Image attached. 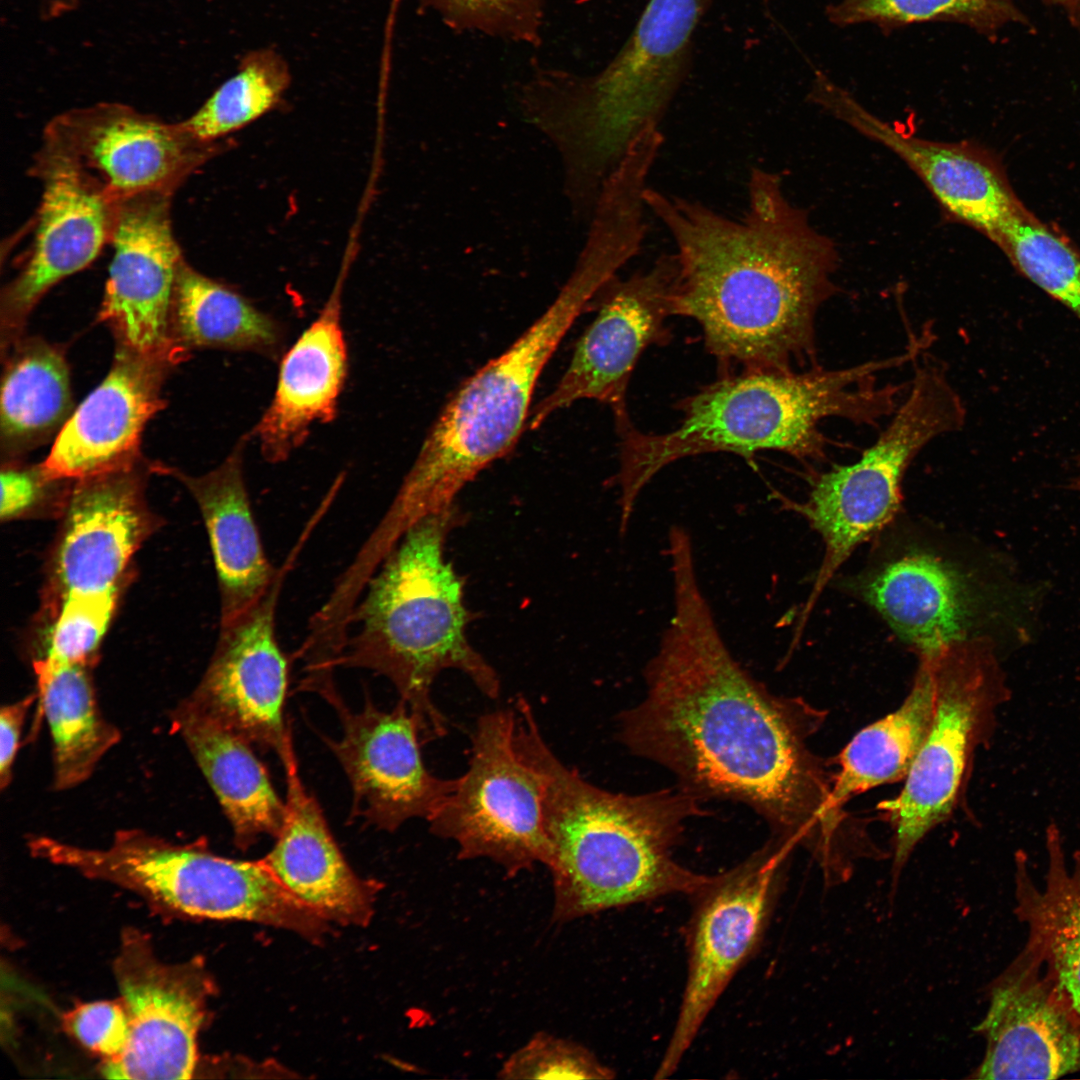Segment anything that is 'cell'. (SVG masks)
Segmentation results:
<instances>
[{
    "label": "cell",
    "instance_id": "6da1fadb",
    "mask_svg": "<svg viewBox=\"0 0 1080 1080\" xmlns=\"http://www.w3.org/2000/svg\"><path fill=\"white\" fill-rule=\"evenodd\" d=\"M665 553L672 614L643 671L645 697L620 715L621 741L699 800L743 803L820 867L839 864L858 835L846 830L853 824L808 750L822 713L773 694L732 655L700 585L693 544L676 541Z\"/></svg>",
    "mask_w": 1080,
    "mask_h": 1080
},
{
    "label": "cell",
    "instance_id": "7a4b0ae2",
    "mask_svg": "<svg viewBox=\"0 0 1080 1080\" xmlns=\"http://www.w3.org/2000/svg\"><path fill=\"white\" fill-rule=\"evenodd\" d=\"M644 201L675 244L673 316L699 324L722 375L818 366L816 315L837 289L838 254L778 173L750 169L739 219L649 186Z\"/></svg>",
    "mask_w": 1080,
    "mask_h": 1080
},
{
    "label": "cell",
    "instance_id": "3957f363",
    "mask_svg": "<svg viewBox=\"0 0 1080 1080\" xmlns=\"http://www.w3.org/2000/svg\"><path fill=\"white\" fill-rule=\"evenodd\" d=\"M514 707L516 746L545 781L554 921L670 894L694 896L710 883L713 875L689 870L672 855L688 819L705 815L701 800L679 787L640 795L599 788L554 754L525 698Z\"/></svg>",
    "mask_w": 1080,
    "mask_h": 1080
},
{
    "label": "cell",
    "instance_id": "277c9868",
    "mask_svg": "<svg viewBox=\"0 0 1080 1080\" xmlns=\"http://www.w3.org/2000/svg\"><path fill=\"white\" fill-rule=\"evenodd\" d=\"M903 351L849 368L801 371L743 370L721 375L679 401L682 413L671 431L652 434L633 423L620 430L619 531L626 533L637 500L665 467L686 457L725 452L751 461L779 451L800 461H820L828 440L819 429L830 417L875 425L897 408L908 385H878L876 375L908 363Z\"/></svg>",
    "mask_w": 1080,
    "mask_h": 1080
},
{
    "label": "cell",
    "instance_id": "5b68a950",
    "mask_svg": "<svg viewBox=\"0 0 1080 1080\" xmlns=\"http://www.w3.org/2000/svg\"><path fill=\"white\" fill-rule=\"evenodd\" d=\"M711 0H649L632 34L600 72L541 71L522 87L525 118L560 153L576 218L591 217L632 142L658 127L691 66L693 34Z\"/></svg>",
    "mask_w": 1080,
    "mask_h": 1080
},
{
    "label": "cell",
    "instance_id": "8992f818",
    "mask_svg": "<svg viewBox=\"0 0 1080 1080\" xmlns=\"http://www.w3.org/2000/svg\"><path fill=\"white\" fill-rule=\"evenodd\" d=\"M464 521L454 504L405 533L369 579L339 660V666L387 678L408 705L424 744L447 733V719L431 699L441 671L463 672L491 699L500 694L497 672L466 636L472 617L464 580L444 555L449 534Z\"/></svg>",
    "mask_w": 1080,
    "mask_h": 1080
},
{
    "label": "cell",
    "instance_id": "52a82bcc",
    "mask_svg": "<svg viewBox=\"0 0 1080 1080\" xmlns=\"http://www.w3.org/2000/svg\"><path fill=\"white\" fill-rule=\"evenodd\" d=\"M596 291L569 277L553 303L504 352L452 395L426 435L379 535L398 542L421 519L455 504L460 490L507 454L527 428L541 372Z\"/></svg>",
    "mask_w": 1080,
    "mask_h": 1080
},
{
    "label": "cell",
    "instance_id": "ba28073f",
    "mask_svg": "<svg viewBox=\"0 0 1080 1080\" xmlns=\"http://www.w3.org/2000/svg\"><path fill=\"white\" fill-rule=\"evenodd\" d=\"M33 851L40 859L119 885L177 913L254 921L312 938L326 927L259 860L219 856L204 840L180 844L144 830L121 829L105 848L40 835Z\"/></svg>",
    "mask_w": 1080,
    "mask_h": 1080
},
{
    "label": "cell",
    "instance_id": "9c48e42d",
    "mask_svg": "<svg viewBox=\"0 0 1080 1080\" xmlns=\"http://www.w3.org/2000/svg\"><path fill=\"white\" fill-rule=\"evenodd\" d=\"M963 425L964 413L955 395L932 378H916L889 424L855 462L814 474L804 501L775 493L781 506L804 518L825 546L793 642L800 639L813 607L837 569L896 516L902 502V481L918 453L935 438L959 431Z\"/></svg>",
    "mask_w": 1080,
    "mask_h": 1080
},
{
    "label": "cell",
    "instance_id": "30bf717a",
    "mask_svg": "<svg viewBox=\"0 0 1080 1080\" xmlns=\"http://www.w3.org/2000/svg\"><path fill=\"white\" fill-rule=\"evenodd\" d=\"M932 670L935 707L900 794L884 809L895 830L893 885L919 841L954 808L972 758L994 734L1011 698L989 636L974 635L919 654Z\"/></svg>",
    "mask_w": 1080,
    "mask_h": 1080
},
{
    "label": "cell",
    "instance_id": "8fae6325",
    "mask_svg": "<svg viewBox=\"0 0 1080 1080\" xmlns=\"http://www.w3.org/2000/svg\"><path fill=\"white\" fill-rule=\"evenodd\" d=\"M515 708L480 716L466 772L428 820L430 831L458 846V858H486L509 876L536 863L547 866L542 773L515 743Z\"/></svg>",
    "mask_w": 1080,
    "mask_h": 1080
},
{
    "label": "cell",
    "instance_id": "7c38bea8",
    "mask_svg": "<svg viewBox=\"0 0 1080 1080\" xmlns=\"http://www.w3.org/2000/svg\"><path fill=\"white\" fill-rule=\"evenodd\" d=\"M793 847L775 836L743 862L713 875L693 896L687 980L656 1078L677 1069L719 997L759 946Z\"/></svg>",
    "mask_w": 1080,
    "mask_h": 1080
},
{
    "label": "cell",
    "instance_id": "4fadbf2b",
    "mask_svg": "<svg viewBox=\"0 0 1080 1080\" xmlns=\"http://www.w3.org/2000/svg\"><path fill=\"white\" fill-rule=\"evenodd\" d=\"M675 253H662L647 270L618 275L600 290L598 313L579 338L570 363L553 390L530 413L535 430L552 414L590 399L608 405L616 430L632 424L627 389L643 352L667 344L666 320L673 316L672 296L678 277Z\"/></svg>",
    "mask_w": 1080,
    "mask_h": 1080
},
{
    "label": "cell",
    "instance_id": "5bb4252c",
    "mask_svg": "<svg viewBox=\"0 0 1080 1080\" xmlns=\"http://www.w3.org/2000/svg\"><path fill=\"white\" fill-rule=\"evenodd\" d=\"M113 972L129 1017L125 1051L104 1060L109 1079H190L211 983L199 960L166 963L134 928L121 936Z\"/></svg>",
    "mask_w": 1080,
    "mask_h": 1080
},
{
    "label": "cell",
    "instance_id": "9a60e30c",
    "mask_svg": "<svg viewBox=\"0 0 1080 1080\" xmlns=\"http://www.w3.org/2000/svg\"><path fill=\"white\" fill-rule=\"evenodd\" d=\"M43 145L70 160L117 205L147 193L172 194L221 144L200 142L182 122L101 103L57 116Z\"/></svg>",
    "mask_w": 1080,
    "mask_h": 1080
},
{
    "label": "cell",
    "instance_id": "2e32d148",
    "mask_svg": "<svg viewBox=\"0 0 1080 1080\" xmlns=\"http://www.w3.org/2000/svg\"><path fill=\"white\" fill-rule=\"evenodd\" d=\"M303 531L261 599L220 625L214 654L187 700L262 751L279 753L289 733L284 720L289 662L276 637L283 583L309 539Z\"/></svg>",
    "mask_w": 1080,
    "mask_h": 1080
},
{
    "label": "cell",
    "instance_id": "e0dca14e",
    "mask_svg": "<svg viewBox=\"0 0 1080 1080\" xmlns=\"http://www.w3.org/2000/svg\"><path fill=\"white\" fill-rule=\"evenodd\" d=\"M322 697L342 726L341 738L323 739L351 784L350 819L387 832L412 818L428 821L453 792L457 779L439 778L425 766L420 730L408 705L400 699L384 711L366 696L363 709L354 712L336 688Z\"/></svg>",
    "mask_w": 1080,
    "mask_h": 1080
},
{
    "label": "cell",
    "instance_id": "ac0fdd59",
    "mask_svg": "<svg viewBox=\"0 0 1080 1080\" xmlns=\"http://www.w3.org/2000/svg\"><path fill=\"white\" fill-rule=\"evenodd\" d=\"M171 193L139 195L117 204L114 248L98 319L122 346L176 364L187 353L172 335V303L184 259L170 221Z\"/></svg>",
    "mask_w": 1080,
    "mask_h": 1080
},
{
    "label": "cell",
    "instance_id": "d6986e66",
    "mask_svg": "<svg viewBox=\"0 0 1080 1080\" xmlns=\"http://www.w3.org/2000/svg\"><path fill=\"white\" fill-rule=\"evenodd\" d=\"M150 471L139 461L73 481L49 564L45 612L70 593L122 587L134 554L160 526L145 496Z\"/></svg>",
    "mask_w": 1080,
    "mask_h": 1080
},
{
    "label": "cell",
    "instance_id": "ffe728a7",
    "mask_svg": "<svg viewBox=\"0 0 1080 1080\" xmlns=\"http://www.w3.org/2000/svg\"><path fill=\"white\" fill-rule=\"evenodd\" d=\"M34 170L43 193L32 239L1 297L6 347L20 338L28 315L49 289L97 258L114 227L117 205L65 156L43 145Z\"/></svg>",
    "mask_w": 1080,
    "mask_h": 1080
},
{
    "label": "cell",
    "instance_id": "44dd1931",
    "mask_svg": "<svg viewBox=\"0 0 1080 1080\" xmlns=\"http://www.w3.org/2000/svg\"><path fill=\"white\" fill-rule=\"evenodd\" d=\"M809 98L900 157L951 221L989 238L1021 203L999 160L975 143L940 142L906 134L896 124L870 113L819 71Z\"/></svg>",
    "mask_w": 1080,
    "mask_h": 1080
},
{
    "label": "cell",
    "instance_id": "7402d4cb",
    "mask_svg": "<svg viewBox=\"0 0 1080 1080\" xmlns=\"http://www.w3.org/2000/svg\"><path fill=\"white\" fill-rule=\"evenodd\" d=\"M974 1030L986 1050L969 1078L1055 1079L1080 1071V1023L1024 949L990 985L988 1010Z\"/></svg>",
    "mask_w": 1080,
    "mask_h": 1080
},
{
    "label": "cell",
    "instance_id": "603a6c76",
    "mask_svg": "<svg viewBox=\"0 0 1080 1080\" xmlns=\"http://www.w3.org/2000/svg\"><path fill=\"white\" fill-rule=\"evenodd\" d=\"M175 365L117 346L105 378L57 433L42 463L46 474L75 481L138 463L145 426L164 406L162 386Z\"/></svg>",
    "mask_w": 1080,
    "mask_h": 1080
},
{
    "label": "cell",
    "instance_id": "cb8c5ba5",
    "mask_svg": "<svg viewBox=\"0 0 1080 1080\" xmlns=\"http://www.w3.org/2000/svg\"><path fill=\"white\" fill-rule=\"evenodd\" d=\"M278 756L286 778V812L274 846L259 862L323 920L366 924L371 887L346 862L320 805L302 783L291 731Z\"/></svg>",
    "mask_w": 1080,
    "mask_h": 1080
},
{
    "label": "cell",
    "instance_id": "d4e9b609",
    "mask_svg": "<svg viewBox=\"0 0 1080 1080\" xmlns=\"http://www.w3.org/2000/svg\"><path fill=\"white\" fill-rule=\"evenodd\" d=\"M339 277L313 322L281 355L270 404L250 431L263 458L287 460L306 441L312 424L330 423L348 376V349L342 327Z\"/></svg>",
    "mask_w": 1080,
    "mask_h": 1080
},
{
    "label": "cell",
    "instance_id": "484cf974",
    "mask_svg": "<svg viewBox=\"0 0 1080 1080\" xmlns=\"http://www.w3.org/2000/svg\"><path fill=\"white\" fill-rule=\"evenodd\" d=\"M251 438V432L241 436L219 466L200 476L152 464L153 472L182 482L199 507L217 574L220 625L258 602L278 572L263 549L245 484L244 449Z\"/></svg>",
    "mask_w": 1080,
    "mask_h": 1080
},
{
    "label": "cell",
    "instance_id": "4316f807",
    "mask_svg": "<svg viewBox=\"0 0 1080 1080\" xmlns=\"http://www.w3.org/2000/svg\"><path fill=\"white\" fill-rule=\"evenodd\" d=\"M860 597L919 654L969 633L977 600L964 577L942 559L910 552L856 585Z\"/></svg>",
    "mask_w": 1080,
    "mask_h": 1080
},
{
    "label": "cell",
    "instance_id": "83f0119b",
    "mask_svg": "<svg viewBox=\"0 0 1080 1080\" xmlns=\"http://www.w3.org/2000/svg\"><path fill=\"white\" fill-rule=\"evenodd\" d=\"M1043 888L1034 883L1025 851L1015 854L1016 915L1028 928L1026 950L1056 998L1080 1023V849L1069 865L1056 823L1045 829Z\"/></svg>",
    "mask_w": 1080,
    "mask_h": 1080
},
{
    "label": "cell",
    "instance_id": "f1b7e54d",
    "mask_svg": "<svg viewBox=\"0 0 1080 1080\" xmlns=\"http://www.w3.org/2000/svg\"><path fill=\"white\" fill-rule=\"evenodd\" d=\"M182 737L229 820L234 842L247 849L262 835L276 837L286 805L251 744L187 699L172 714Z\"/></svg>",
    "mask_w": 1080,
    "mask_h": 1080
},
{
    "label": "cell",
    "instance_id": "f546056e",
    "mask_svg": "<svg viewBox=\"0 0 1080 1080\" xmlns=\"http://www.w3.org/2000/svg\"><path fill=\"white\" fill-rule=\"evenodd\" d=\"M172 335L187 354L196 349L251 352L276 360L285 330L237 289L181 261L172 303Z\"/></svg>",
    "mask_w": 1080,
    "mask_h": 1080
},
{
    "label": "cell",
    "instance_id": "4dcf8cb0",
    "mask_svg": "<svg viewBox=\"0 0 1080 1080\" xmlns=\"http://www.w3.org/2000/svg\"><path fill=\"white\" fill-rule=\"evenodd\" d=\"M92 665L43 656L33 661L38 707L46 717L53 743L56 790L87 780L121 738L119 729L105 720L99 709Z\"/></svg>",
    "mask_w": 1080,
    "mask_h": 1080
},
{
    "label": "cell",
    "instance_id": "1f68e13d",
    "mask_svg": "<svg viewBox=\"0 0 1080 1080\" xmlns=\"http://www.w3.org/2000/svg\"><path fill=\"white\" fill-rule=\"evenodd\" d=\"M7 349L1 380V448L9 459L58 433L73 412L64 353L41 338H18Z\"/></svg>",
    "mask_w": 1080,
    "mask_h": 1080
},
{
    "label": "cell",
    "instance_id": "d6a6232c",
    "mask_svg": "<svg viewBox=\"0 0 1080 1080\" xmlns=\"http://www.w3.org/2000/svg\"><path fill=\"white\" fill-rule=\"evenodd\" d=\"M935 707L931 667L920 657L912 689L902 705L862 729L843 749L832 798L842 805L867 790L906 778L930 728Z\"/></svg>",
    "mask_w": 1080,
    "mask_h": 1080
},
{
    "label": "cell",
    "instance_id": "836d02e7",
    "mask_svg": "<svg viewBox=\"0 0 1080 1080\" xmlns=\"http://www.w3.org/2000/svg\"><path fill=\"white\" fill-rule=\"evenodd\" d=\"M290 82L289 66L275 49L249 51L235 73L182 123L200 142L222 144L225 137L277 108Z\"/></svg>",
    "mask_w": 1080,
    "mask_h": 1080
},
{
    "label": "cell",
    "instance_id": "e575fe53",
    "mask_svg": "<svg viewBox=\"0 0 1080 1080\" xmlns=\"http://www.w3.org/2000/svg\"><path fill=\"white\" fill-rule=\"evenodd\" d=\"M989 239L1012 265L1080 321V249L1021 202Z\"/></svg>",
    "mask_w": 1080,
    "mask_h": 1080
},
{
    "label": "cell",
    "instance_id": "d590c367",
    "mask_svg": "<svg viewBox=\"0 0 1080 1080\" xmlns=\"http://www.w3.org/2000/svg\"><path fill=\"white\" fill-rule=\"evenodd\" d=\"M1010 0H841L827 7L837 26L872 23L890 30L910 24L944 21L989 30L1009 13Z\"/></svg>",
    "mask_w": 1080,
    "mask_h": 1080
},
{
    "label": "cell",
    "instance_id": "8d00e7d4",
    "mask_svg": "<svg viewBox=\"0 0 1080 1080\" xmlns=\"http://www.w3.org/2000/svg\"><path fill=\"white\" fill-rule=\"evenodd\" d=\"M120 592L121 588L95 593H70L46 611L49 629L43 657L61 662L95 664Z\"/></svg>",
    "mask_w": 1080,
    "mask_h": 1080
},
{
    "label": "cell",
    "instance_id": "74e56055",
    "mask_svg": "<svg viewBox=\"0 0 1080 1080\" xmlns=\"http://www.w3.org/2000/svg\"><path fill=\"white\" fill-rule=\"evenodd\" d=\"M455 30L477 31L536 44L543 23L542 0H419Z\"/></svg>",
    "mask_w": 1080,
    "mask_h": 1080
},
{
    "label": "cell",
    "instance_id": "f35d334b",
    "mask_svg": "<svg viewBox=\"0 0 1080 1080\" xmlns=\"http://www.w3.org/2000/svg\"><path fill=\"white\" fill-rule=\"evenodd\" d=\"M503 1079H610L613 1071L585 1047L539 1032L501 1066Z\"/></svg>",
    "mask_w": 1080,
    "mask_h": 1080
},
{
    "label": "cell",
    "instance_id": "ab89813d",
    "mask_svg": "<svg viewBox=\"0 0 1080 1080\" xmlns=\"http://www.w3.org/2000/svg\"><path fill=\"white\" fill-rule=\"evenodd\" d=\"M71 481L55 480L44 471L42 464L8 463L1 471L2 521L54 515L62 516Z\"/></svg>",
    "mask_w": 1080,
    "mask_h": 1080
},
{
    "label": "cell",
    "instance_id": "60d3db41",
    "mask_svg": "<svg viewBox=\"0 0 1080 1080\" xmlns=\"http://www.w3.org/2000/svg\"><path fill=\"white\" fill-rule=\"evenodd\" d=\"M64 1023L85 1047L105 1060L119 1057L127 1047L129 1017L121 999L80 1004L65 1014Z\"/></svg>",
    "mask_w": 1080,
    "mask_h": 1080
},
{
    "label": "cell",
    "instance_id": "b9f144b4",
    "mask_svg": "<svg viewBox=\"0 0 1080 1080\" xmlns=\"http://www.w3.org/2000/svg\"><path fill=\"white\" fill-rule=\"evenodd\" d=\"M37 694L3 705L0 710V786L6 788L12 778V768L20 745L26 715Z\"/></svg>",
    "mask_w": 1080,
    "mask_h": 1080
},
{
    "label": "cell",
    "instance_id": "7bdbcfd3",
    "mask_svg": "<svg viewBox=\"0 0 1080 1080\" xmlns=\"http://www.w3.org/2000/svg\"><path fill=\"white\" fill-rule=\"evenodd\" d=\"M79 0H40L44 14L48 17H56L72 11L77 7Z\"/></svg>",
    "mask_w": 1080,
    "mask_h": 1080
},
{
    "label": "cell",
    "instance_id": "ee69618b",
    "mask_svg": "<svg viewBox=\"0 0 1080 1080\" xmlns=\"http://www.w3.org/2000/svg\"><path fill=\"white\" fill-rule=\"evenodd\" d=\"M1068 488L1080 493V453L1073 459V471L1068 481Z\"/></svg>",
    "mask_w": 1080,
    "mask_h": 1080
},
{
    "label": "cell",
    "instance_id": "f6af8a7d",
    "mask_svg": "<svg viewBox=\"0 0 1080 1080\" xmlns=\"http://www.w3.org/2000/svg\"><path fill=\"white\" fill-rule=\"evenodd\" d=\"M1063 1H1065V2H1076V1H1079V0H1063Z\"/></svg>",
    "mask_w": 1080,
    "mask_h": 1080
}]
</instances>
